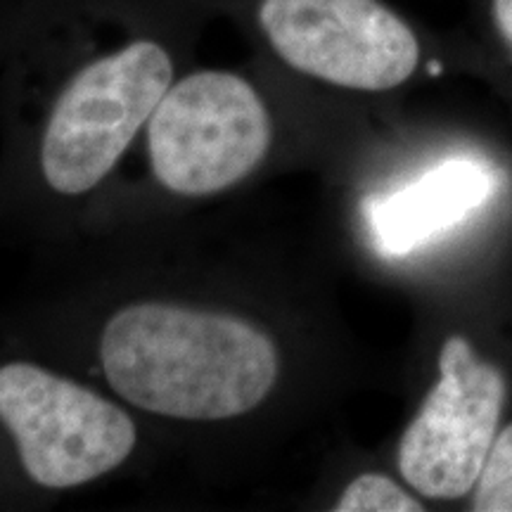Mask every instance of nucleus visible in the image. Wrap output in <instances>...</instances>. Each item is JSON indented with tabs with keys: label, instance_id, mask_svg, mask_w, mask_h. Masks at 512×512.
Here are the masks:
<instances>
[{
	"label": "nucleus",
	"instance_id": "nucleus-9",
	"mask_svg": "<svg viewBox=\"0 0 512 512\" xmlns=\"http://www.w3.org/2000/svg\"><path fill=\"white\" fill-rule=\"evenodd\" d=\"M475 512H512V422L496 434L472 489Z\"/></svg>",
	"mask_w": 512,
	"mask_h": 512
},
{
	"label": "nucleus",
	"instance_id": "nucleus-7",
	"mask_svg": "<svg viewBox=\"0 0 512 512\" xmlns=\"http://www.w3.org/2000/svg\"><path fill=\"white\" fill-rule=\"evenodd\" d=\"M494 190L496 176L484 162L446 159L415 183L370 202V230L384 254H406L463 221Z\"/></svg>",
	"mask_w": 512,
	"mask_h": 512
},
{
	"label": "nucleus",
	"instance_id": "nucleus-10",
	"mask_svg": "<svg viewBox=\"0 0 512 512\" xmlns=\"http://www.w3.org/2000/svg\"><path fill=\"white\" fill-rule=\"evenodd\" d=\"M494 22L512 48V0H494Z\"/></svg>",
	"mask_w": 512,
	"mask_h": 512
},
{
	"label": "nucleus",
	"instance_id": "nucleus-1",
	"mask_svg": "<svg viewBox=\"0 0 512 512\" xmlns=\"http://www.w3.org/2000/svg\"><path fill=\"white\" fill-rule=\"evenodd\" d=\"M114 394L183 422H226L264 406L280 377L275 339L245 316L178 302H133L100 332Z\"/></svg>",
	"mask_w": 512,
	"mask_h": 512
},
{
	"label": "nucleus",
	"instance_id": "nucleus-4",
	"mask_svg": "<svg viewBox=\"0 0 512 512\" xmlns=\"http://www.w3.org/2000/svg\"><path fill=\"white\" fill-rule=\"evenodd\" d=\"M273 145V119L242 76L202 69L174 81L147 121L157 183L171 195L209 197L254 174Z\"/></svg>",
	"mask_w": 512,
	"mask_h": 512
},
{
	"label": "nucleus",
	"instance_id": "nucleus-8",
	"mask_svg": "<svg viewBox=\"0 0 512 512\" xmlns=\"http://www.w3.org/2000/svg\"><path fill=\"white\" fill-rule=\"evenodd\" d=\"M337 512H422V505L411 491L380 472H363L351 479L335 503Z\"/></svg>",
	"mask_w": 512,
	"mask_h": 512
},
{
	"label": "nucleus",
	"instance_id": "nucleus-3",
	"mask_svg": "<svg viewBox=\"0 0 512 512\" xmlns=\"http://www.w3.org/2000/svg\"><path fill=\"white\" fill-rule=\"evenodd\" d=\"M0 430L24 477L55 491L110 475L138 446L124 408L27 358L0 363Z\"/></svg>",
	"mask_w": 512,
	"mask_h": 512
},
{
	"label": "nucleus",
	"instance_id": "nucleus-2",
	"mask_svg": "<svg viewBox=\"0 0 512 512\" xmlns=\"http://www.w3.org/2000/svg\"><path fill=\"white\" fill-rule=\"evenodd\" d=\"M174 83V62L155 41H133L76 72L50 107L38 171L60 197H81L112 174Z\"/></svg>",
	"mask_w": 512,
	"mask_h": 512
},
{
	"label": "nucleus",
	"instance_id": "nucleus-6",
	"mask_svg": "<svg viewBox=\"0 0 512 512\" xmlns=\"http://www.w3.org/2000/svg\"><path fill=\"white\" fill-rule=\"evenodd\" d=\"M259 24L292 69L349 91H392L420 62L418 36L380 0H261Z\"/></svg>",
	"mask_w": 512,
	"mask_h": 512
},
{
	"label": "nucleus",
	"instance_id": "nucleus-5",
	"mask_svg": "<svg viewBox=\"0 0 512 512\" xmlns=\"http://www.w3.org/2000/svg\"><path fill=\"white\" fill-rule=\"evenodd\" d=\"M508 384L463 335H451L439 354V380L408 422L396 465L415 494L458 501L475 489L498 434Z\"/></svg>",
	"mask_w": 512,
	"mask_h": 512
}]
</instances>
